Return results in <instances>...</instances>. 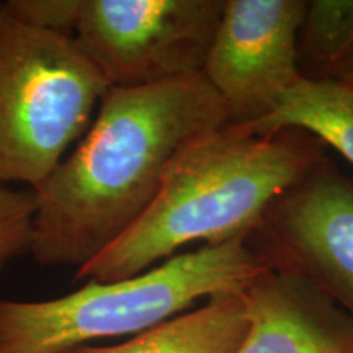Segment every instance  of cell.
<instances>
[{
	"mask_svg": "<svg viewBox=\"0 0 353 353\" xmlns=\"http://www.w3.org/2000/svg\"><path fill=\"white\" fill-rule=\"evenodd\" d=\"M224 125L226 108L203 74L110 87L76 151L33 188L30 255L41 267H83L152 205L172 162Z\"/></svg>",
	"mask_w": 353,
	"mask_h": 353,
	"instance_id": "1",
	"label": "cell"
},
{
	"mask_svg": "<svg viewBox=\"0 0 353 353\" xmlns=\"http://www.w3.org/2000/svg\"><path fill=\"white\" fill-rule=\"evenodd\" d=\"M324 144L301 130L259 132L224 125L172 162L156 200L103 252L77 268L76 280H125L180 247L252 237L278 196L324 161Z\"/></svg>",
	"mask_w": 353,
	"mask_h": 353,
	"instance_id": "2",
	"label": "cell"
},
{
	"mask_svg": "<svg viewBox=\"0 0 353 353\" xmlns=\"http://www.w3.org/2000/svg\"><path fill=\"white\" fill-rule=\"evenodd\" d=\"M270 263L250 237L174 255L125 280L87 281L46 301L0 299V353H61L100 339L136 335L200 299L241 293Z\"/></svg>",
	"mask_w": 353,
	"mask_h": 353,
	"instance_id": "3",
	"label": "cell"
},
{
	"mask_svg": "<svg viewBox=\"0 0 353 353\" xmlns=\"http://www.w3.org/2000/svg\"><path fill=\"white\" fill-rule=\"evenodd\" d=\"M108 88L72 34L25 23L0 2V183L37 188Z\"/></svg>",
	"mask_w": 353,
	"mask_h": 353,
	"instance_id": "4",
	"label": "cell"
},
{
	"mask_svg": "<svg viewBox=\"0 0 353 353\" xmlns=\"http://www.w3.org/2000/svg\"><path fill=\"white\" fill-rule=\"evenodd\" d=\"M226 0H81L74 38L114 88L203 72Z\"/></svg>",
	"mask_w": 353,
	"mask_h": 353,
	"instance_id": "5",
	"label": "cell"
},
{
	"mask_svg": "<svg viewBox=\"0 0 353 353\" xmlns=\"http://www.w3.org/2000/svg\"><path fill=\"white\" fill-rule=\"evenodd\" d=\"M250 244L353 319V183L325 159L272 203Z\"/></svg>",
	"mask_w": 353,
	"mask_h": 353,
	"instance_id": "6",
	"label": "cell"
},
{
	"mask_svg": "<svg viewBox=\"0 0 353 353\" xmlns=\"http://www.w3.org/2000/svg\"><path fill=\"white\" fill-rule=\"evenodd\" d=\"M306 0H226L203 76L229 125H254L301 81L298 33Z\"/></svg>",
	"mask_w": 353,
	"mask_h": 353,
	"instance_id": "7",
	"label": "cell"
},
{
	"mask_svg": "<svg viewBox=\"0 0 353 353\" xmlns=\"http://www.w3.org/2000/svg\"><path fill=\"white\" fill-rule=\"evenodd\" d=\"M245 337L236 353H353V319L293 273L268 267L242 291Z\"/></svg>",
	"mask_w": 353,
	"mask_h": 353,
	"instance_id": "8",
	"label": "cell"
},
{
	"mask_svg": "<svg viewBox=\"0 0 353 353\" xmlns=\"http://www.w3.org/2000/svg\"><path fill=\"white\" fill-rule=\"evenodd\" d=\"M249 319L241 293H219L193 311L131 335L118 345H79L61 353H236Z\"/></svg>",
	"mask_w": 353,
	"mask_h": 353,
	"instance_id": "9",
	"label": "cell"
},
{
	"mask_svg": "<svg viewBox=\"0 0 353 353\" xmlns=\"http://www.w3.org/2000/svg\"><path fill=\"white\" fill-rule=\"evenodd\" d=\"M259 132L301 130L353 164V87L342 81L301 79L254 125Z\"/></svg>",
	"mask_w": 353,
	"mask_h": 353,
	"instance_id": "10",
	"label": "cell"
},
{
	"mask_svg": "<svg viewBox=\"0 0 353 353\" xmlns=\"http://www.w3.org/2000/svg\"><path fill=\"white\" fill-rule=\"evenodd\" d=\"M298 69L307 81L353 72V0L307 2L298 33Z\"/></svg>",
	"mask_w": 353,
	"mask_h": 353,
	"instance_id": "11",
	"label": "cell"
},
{
	"mask_svg": "<svg viewBox=\"0 0 353 353\" xmlns=\"http://www.w3.org/2000/svg\"><path fill=\"white\" fill-rule=\"evenodd\" d=\"M34 192L0 183V273L20 255L30 254Z\"/></svg>",
	"mask_w": 353,
	"mask_h": 353,
	"instance_id": "12",
	"label": "cell"
},
{
	"mask_svg": "<svg viewBox=\"0 0 353 353\" xmlns=\"http://www.w3.org/2000/svg\"><path fill=\"white\" fill-rule=\"evenodd\" d=\"M6 6L25 23L74 37L81 0H6Z\"/></svg>",
	"mask_w": 353,
	"mask_h": 353,
	"instance_id": "13",
	"label": "cell"
},
{
	"mask_svg": "<svg viewBox=\"0 0 353 353\" xmlns=\"http://www.w3.org/2000/svg\"><path fill=\"white\" fill-rule=\"evenodd\" d=\"M342 82H345V83H348V85H352L353 87V72L352 74H347L345 77H342L341 79Z\"/></svg>",
	"mask_w": 353,
	"mask_h": 353,
	"instance_id": "14",
	"label": "cell"
}]
</instances>
